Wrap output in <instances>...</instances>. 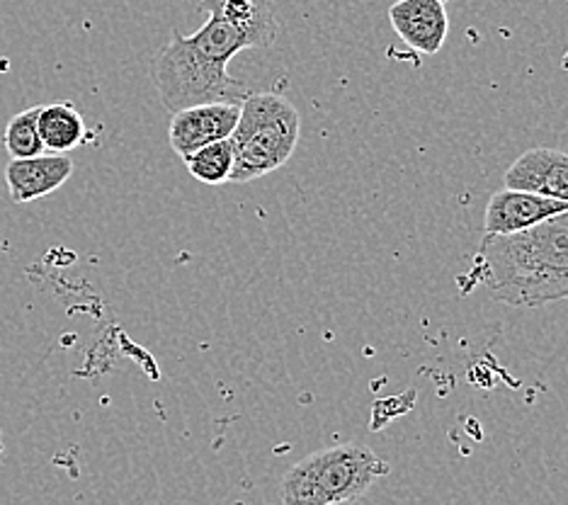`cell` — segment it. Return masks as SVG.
<instances>
[{"label":"cell","instance_id":"6da1fadb","mask_svg":"<svg viewBox=\"0 0 568 505\" xmlns=\"http://www.w3.org/2000/svg\"><path fill=\"white\" fill-rule=\"evenodd\" d=\"M474 287L508 306L568 300V212L510 236H486L469 270Z\"/></svg>","mask_w":568,"mask_h":505},{"label":"cell","instance_id":"7a4b0ae2","mask_svg":"<svg viewBox=\"0 0 568 505\" xmlns=\"http://www.w3.org/2000/svg\"><path fill=\"white\" fill-rule=\"evenodd\" d=\"M195 34L175 32L156 59L153 83L165 110L178 112L204 102H243L251 95L229 75V61L239 51L253 49L251 39L216 10Z\"/></svg>","mask_w":568,"mask_h":505},{"label":"cell","instance_id":"3957f363","mask_svg":"<svg viewBox=\"0 0 568 505\" xmlns=\"http://www.w3.org/2000/svg\"><path fill=\"white\" fill-rule=\"evenodd\" d=\"M389 474V464L367 445L318 450L296 462L282 478V505H343L363 498Z\"/></svg>","mask_w":568,"mask_h":505},{"label":"cell","instance_id":"277c9868","mask_svg":"<svg viewBox=\"0 0 568 505\" xmlns=\"http://www.w3.org/2000/svg\"><path fill=\"white\" fill-rule=\"evenodd\" d=\"M302 120L290 98L280 93H251L241 102L239 124L231 134L234 173L229 183H251L277 171L300 144Z\"/></svg>","mask_w":568,"mask_h":505},{"label":"cell","instance_id":"5b68a950","mask_svg":"<svg viewBox=\"0 0 568 505\" xmlns=\"http://www.w3.org/2000/svg\"><path fill=\"white\" fill-rule=\"evenodd\" d=\"M239 117L241 102H204V105L178 110L173 112L171 127H168V141H171V149L185 161L195 151L234 134Z\"/></svg>","mask_w":568,"mask_h":505},{"label":"cell","instance_id":"8992f818","mask_svg":"<svg viewBox=\"0 0 568 505\" xmlns=\"http://www.w3.org/2000/svg\"><path fill=\"white\" fill-rule=\"evenodd\" d=\"M561 212H568L566 202L506 188L490 194L484 216V233L486 236H510V233L537 226Z\"/></svg>","mask_w":568,"mask_h":505},{"label":"cell","instance_id":"52a82bcc","mask_svg":"<svg viewBox=\"0 0 568 505\" xmlns=\"http://www.w3.org/2000/svg\"><path fill=\"white\" fill-rule=\"evenodd\" d=\"M506 188L568 204V153L545 147L525 151L506 171Z\"/></svg>","mask_w":568,"mask_h":505},{"label":"cell","instance_id":"ba28073f","mask_svg":"<svg viewBox=\"0 0 568 505\" xmlns=\"http://www.w3.org/2000/svg\"><path fill=\"white\" fill-rule=\"evenodd\" d=\"M389 20L396 34L420 54H437L449 32V18L440 0H396L389 8Z\"/></svg>","mask_w":568,"mask_h":505},{"label":"cell","instance_id":"9c48e42d","mask_svg":"<svg viewBox=\"0 0 568 505\" xmlns=\"http://www.w3.org/2000/svg\"><path fill=\"white\" fill-rule=\"evenodd\" d=\"M73 175V161L67 153H42L34 159H12L6 168V185L12 202L42 200L59 190Z\"/></svg>","mask_w":568,"mask_h":505},{"label":"cell","instance_id":"30bf717a","mask_svg":"<svg viewBox=\"0 0 568 505\" xmlns=\"http://www.w3.org/2000/svg\"><path fill=\"white\" fill-rule=\"evenodd\" d=\"M204 10H216L234 28L251 39L253 49H265L277 42L280 24L273 0H204Z\"/></svg>","mask_w":568,"mask_h":505},{"label":"cell","instance_id":"8fae6325","mask_svg":"<svg viewBox=\"0 0 568 505\" xmlns=\"http://www.w3.org/2000/svg\"><path fill=\"white\" fill-rule=\"evenodd\" d=\"M40 137L44 151L49 153H69L85 141V122L81 112L71 108L69 102H57L40 110Z\"/></svg>","mask_w":568,"mask_h":505},{"label":"cell","instance_id":"7c38bea8","mask_svg":"<svg viewBox=\"0 0 568 505\" xmlns=\"http://www.w3.org/2000/svg\"><path fill=\"white\" fill-rule=\"evenodd\" d=\"M185 165L190 175L204 185L229 183L231 173H234V147H231V139L216 141V144L187 155Z\"/></svg>","mask_w":568,"mask_h":505},{"label":"cell","instance_id":"4fadbf2b","mask_svg":"<svg viewBox=\"0 0 568 505\" xmlns=\"http://www.w3.org/2000/svg\"><path fill=\"white\" fill-rule=\"evenodd\" d=\"M40 110L42 108H30L18 112L16 117H10L3 132V147L12 159H34V155L44 153L40 127H37Z\"/></svg>","mask_w":568,"mask_h":505},{"label":"cell","instance_id":"5bb4252c","mask_svg":"<svg viewBox=\"0 0 568 505\" xmlns=\"http://www.w3.org/2000/svg\"><path fill=\"white\" fill-rule=\"evenodd\" d=\"M440 3H447V0H440Z\"/></svg>","mask_w":568,"mask_h":505},{"label":"cell","instance_id":"9a60e30c","mask_svg":"<svg viewBox=\"0 0 568 505\" xmlns=\"http://www.w3.org/2000/svg\"><path fill=\"white\" fill-rule=\"evenodd\" d=\"M200 3H204V0H200Z\"/></svg>","mask_w":568,"mask_h":505}]
</instances>
